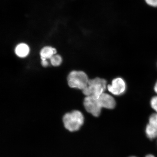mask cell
Wrapping results in <instances>:
<instances>
[{
  "label": "cell",
  "instance_id": "6da1fadb",
  "mask_svg": "<svg viewBox=\"0 0 157 157\" xmlns=\"http://www.w3.org/2000/svg\"><path fill=\"white\" fill-rule=\"evenodd\" d=\"M107 86L106 79L97 77L89 79L87 86L82 90V93L86 97L98 99L106 90Z\"/></svg>",
  "mask_w": 157,
  "mask_h": 157
},
{
  "label": "cell",
  "instance_id": "7a4b0ae2",
  "mask_svg": "<svg viewBox=\"0 0 157 157\" xmlns=\"http://www.w3.org/2000/svg\"><path fill=\"white\" fill-rule=\"evenodd\" d=\"M63 121L66 129L71 132H76L81 128L84 123V117L80 111L73 110L65 114Z\"/></svg>",
  "mask_w": 157,
  "mask_h": 157
},
{
  "label": "cell",
  "instance_id": "3957f363",
  "mask_svg": "<svg viewBox=\"0 0 157 157\" xmlns=\"http://www.w3.org/2000/svg\"><path fill=\"white\" fill-rule=\"evenodd\" d=\"M67 80L70 87L82 90L87 86L89 79L83 71L74 70L68 75Z\"/></svg>",
  "mask_w": 157,
  "mask_h": 157
},
{
  "label": "cell",
  "instance_id": "277c9868",
  "mask_svg": "<svg viewBox=\"0 0 157 157\" xmlns=\"http://www.w3.org/2000/svg\"><path fill=\"white\" fill-rule=\"evenodd\" d=\"M83 104L87 112L95 117H98L100 116L102 108L98 99L86 97L85 98Z\"/></svg>",
  "mask_w": 157,
  "mask_h": 157
},
{
  "label": "cell",
  "instance_id": "5b68a950",
  "mask_svg": "<svg viewBox=\"0 0 157 157\" xmlns=\"http://www.w3.org/2000/svg\"><path fill=\"white\" fill-rule=\"evenodd\" d=\"M107 89L113 95L120 96L125 92L126 84L122 78L117 77L113 79L111 84L107 85Z\"/></svg>",
  "mask_w": 157,
  "mask_h": 157
},
{
  "label": "cell",
  "instance_id": "8992f818",
  "mask_svg": "<svg viewBox=\"0 0 157 157\" xmlns=\"http://www.w3.org/2000/svg\"><path fill=\"white\" fill-rule=\"evenodd\" d=\"M145 132L150 139L151 140L157 137V113H153L150 117Z\"/></svg>",
  "mask_w": 157,
  "mask_h": 157
},
{
  "label": "cell",
  "instance_id": "52a82bcc",
  "mask_svg": "<svg viewBox=\"0 0 157 157\" xmlns=\"http://www.w3.org/2000/svg\"><path fill=\"white\" fill-rule=\"evenodd\" d=\"M98 100L102 108L112 109L115 107V99L112 96L107 93H103L98 98Z\"/></svg>",
  "mask_w": 157,
  "mask_h": 157
},
{
  "label": "cell",
  "instance_id": "ba28073f",
  "mask_svg": "<svg viewBox=\"0 0 157 157\" xmlns=\"http://www.w3.org/2000/svg\"><path fill=\"white\" fill-rule=\"evenodd\" d=\"M56 53V50L51 46H45L41 49L40 56L42 60H46L50 59Z\"/></svg>",
  "mask_w": 157,
  "mask_h": 157
},
{
  "label": "cell",
  "instance_id": "9c48e42d",
  "mask_svg": "<svg viewBox=\"0 0 157 157\" xmlns=\"http://www.w3.org/2000/svg\"><path fill=\"white\" fill-rule=\"evenodd\" d=\"M30 49L28 45L25 43H20L16 46L15 52L17 56L21 58H24L28 55Z\"/></svg>",
  "mask_w": 157,
  "mask_h": 157
},
{
  "label": "cell",
  "instance_id": "30bf717a",
  "mask_svg": "<svg viewBox=\"0 0 157 157\" xmlns=\"http://www.w3.org/2000/svg\"><path fill=\"white\" fill-rule=\"evenodd\" d=\"M51 64L54 67H58L62 63V58L60 56L56 55L50 59Z\"/></svg>",
  "mask_w": 157,
  "mask_h": 157
},
{
  "label": "cell",
  "instance_id": "8fae6325",
  "mask_svg": "<svg viewBox=\"0 0 157 157\" xmlns=\"http://www.w3.org/2000/svg\"><path fill=\"white\" fill-rule=\"evenodd\" d=\"M151 105L153 109H154L157 113V96H155L151 98Z\"/></svg>",
  "mask_w": 157,
  "mask_h": 157
},
{
  "label": "cell",
  "instance_id": "7c38bea8",
  "mask_svg": "<svg viewBox=\"0 0 157 157\" xmlns=\"http://www.w3.org/2000/svg\"><path fill=\"white\" fill-rule=\"evenodd\" d=\"M145 2L149 6L152 7H157V0H145Z\"/></svg>",
  "mask_w": 157,
  "mask_h": 157
},
{
  "label": "cell",
  "instance_id": "4fadbf2b",
  "mask_svg": "<svg viewBox=\"0 0 157 157\" xmlns=\"http://www.w3.org/2000/svg\"><path fill=\"white\" fill-rule=\"evenodd\" d=\"M42 65L43 67H47L48 66V62L46 60H42Z\"/></svg>",
  "mask_w": 157,
  "mask_h": 157
},
{
  "label": "cell",
  "instance_id": "5bb4252c",
  "mask_svg": "<svg viewBox=\"0 0 157 157\" xmlns=\"http://www.w3.org/2000/svg\"><path fill=\"white\" fill-rule=\"evenodd\" d=\"M154 90L155 92L157 94V82H156L155 84V86H154Z\"/></svg>",
  "mask_w": 157,
  "mask_h": 157
},
{
  "label": "cell",
  "instance_id": "9a60e30c",
  "mask_svg": "<svg viewBox=\"0 0 157 157\" xmlns=\"http://www.w3.org/2000/svg\"><path fill=\"white\" fill-rule=\"evenodd\" d=\"M146 157H155L154 156L152 155H147Z\"/></svg>",
  "mask_w": 157,
  "mask_h": 157
},
{
  "label": "cell",
  "instance_id": "2e32d148",
  "mask_svg": "<svg viewBox=\"0 0 157 157\" xmlns=\"http://www.w3.org/2000/svg\"><path fill=\"white\" fill-rule=\"evenodd\" d=\"M135 157V156H132V157Z\"/></svg>",
  "mask_w": 157,
  "mask_h": 157
}]
</instances>
